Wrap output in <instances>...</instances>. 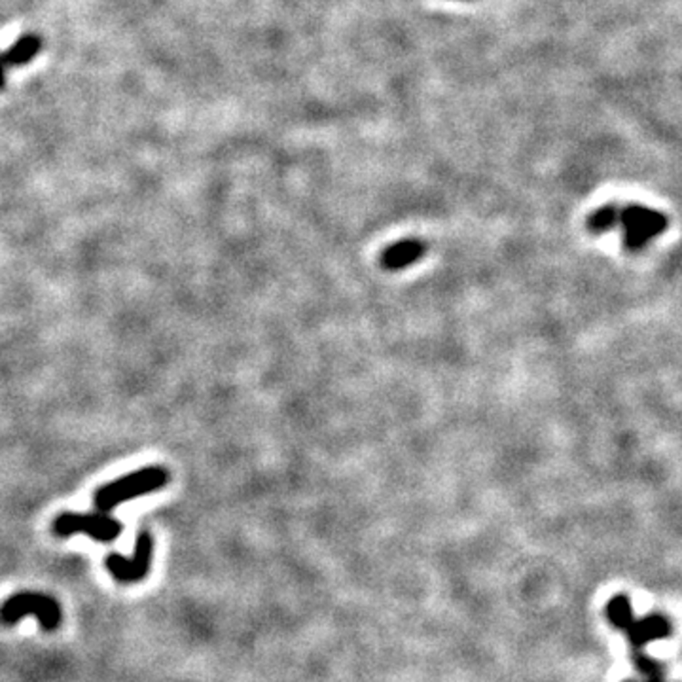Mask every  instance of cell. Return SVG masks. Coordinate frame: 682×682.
Listing matches in <instances>:
<instances>
[{"mask_svg":"<svg viewBox=\"0 0 682 682\" xmlns=\"http://www.w3.org/2000/svg\"><path fill=\"white\" fill-rule=\"evenodd\" d=\"M124 531V525L101 514H74L64 512L54 521V533L57 537H73V535H87L97 542H113L116 540Z\"/></svg>","mask_w":682,"mask_h":682,"instance_id":"obj_4","label":"cell"},{"mask_svg":"<svg viewBox=\"0 0 682 682\" xmlns=\"http://www.w3.org/2000/svg\"><path fill=\"white\" fill-rule=\"evenodd\" d=\"M40 46H42V42L38 40V36L35 35L21 36L3 54V59L8 67H21V64L31 63L38 55Z\"/></svg>","mask_w":682,"mask_h":682,"instance_id":"obj_8","label":"cell"},{"mask_svg":"<svg viewBox=\"0 0 682 682\" xmlns=\"http://www.w3.org/2000/svg\"><path fill=\"white\" fill-rule=\"evenodd\" d=\"M36 616L42 629L52 631L59 626L61 622V608L55 599L44 596V593H33V591H24L17 593V596L10 598L3 608H0V618H3L5 624H15L19 622L24 616Z\"/></svg>","mask_w":682,"mask_h":682,"instance_id":"obj_3","label":"cell"},{"mask_svg":"<svg viewBox=\"0 0 682 682\" xmlns=\"http://www.w3.org/2000/svg\"><path fill=\"white\" fill-rule=\"evenodd\" d=\"M425 252H427V245L421 243V241L406 239V241H400V243L390 245L383 252L381 263L387 270H402L415 263Z\"/></svg>","mask_w":682,"mask_h":682,"instance_id":"obj_7","label":"cell"},{"mask_svg":"<svg viewBox=\"0 0 682 682\" xmlns=\"http://www.w3.org/2000/svg\"><path fill=\"white\" fill-rule=\"evenodd\" d=\"M167 481H169V472L165 469L146 467V469H141L137 472H131L124 478L106 483V486H103L95 493V504L101 512L106 514L131 499L162 489Z\"/></svg>","mask_w":682,"mask_h":682,"instance_id":"obj_2","label":"cell"},{"mask_svg":"<svg viewBox=\"0 0 682 682\" xmlns=\"http://www.w3.org/2000/svg\"><path fill=\"white\" fill-rule=\"evenodd\" d=\"M153 554V539L148 533H141L135 540V552L131 558H124L118 554H110L106 561V568L110 570L118 582H141L146 578L150 563Z\"/></svg>","mask_w":682,"mask_h":682,"instance_id":"obj_6","label":"cell"},{"mask_svg":"<svg viewBox=\"0 0 682 682\" xmlns=\"http://www.w3.org/2000/svg\"><path fill=\"white\" fill-rule=\"evenodd\" d=\"M607 616L616 629H624L629 637L633 662L641 673H645V682H664V669L656 659L645 654V647L652 641L664 639L671 635V626L664 616L654 614L643 620H635L631 612V603L626 596H616L607 605ZM635 682V680H628Z\"/></svg>","mask_w":682,"mask_h":682,"instance_id":"obj_1","label":"cell"},{"mask_svg":"<svg viewBox=\"0 0 682 682\" xmlns=\"http://www.w3.org/2000/svg\"><path fill=\"white\" fill-rule=\"evenodd\" d=\"M618 224L626 230V245L631 251H639L650 239H654L667 228V218L657 211L641 205H631L624 209L618 207L616 226Z\"/></svg>","mask_w":682,"mask_h":682,"instance_id":"obj_5","label":"cell"},{"mask_svg":"<svg viewBox=\"0 0 682 682\" xmlns=\"http://www.w3.org/2000/svg\"><path fill=\"white\" fill-rule=\"evenodd\" d=\"M616 216H618V207L616 205H607V207H601L596 214H593L589 218V230L593 232H605V230H610L616 226Z\"/></svg>","mask_w":682,"mask_h":682,"instance_id":"obj_9","label":"cell"},{"mask_svg":"<svg viewBox=\"0 0 682 682\" xmlns=\"http://www.w3.org/2000/svg\"><path fill=\"white\" fill-rule=\"evenodd\" d=\"M6 69H8V64L5 63L3 54H0V90H3V87H5V82H6Z\"/></svg>","mask_w":682,"mask_h":682,"instance_id":"obj_10","label":"cell"}]
</instances>
